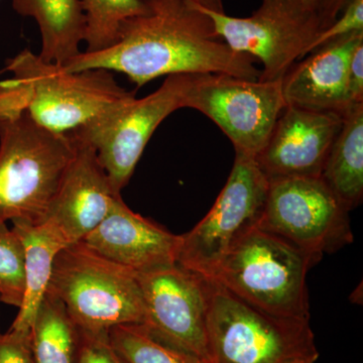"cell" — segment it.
Segmentation results:
<instances>
[{
    "label": "cell",
    "mask_w": 363,
    "mask_h": 363,
    "mask_svg": "<svg viewBox=\"0 0 363 363\" xmlns=\"http://www.w3.org/2000/svg\"><path fill=\"white\" fill-rule=\"evenodd\" d=\"M145 13L126 21L116 44L81 52L69 72L104 69L128 76L140 88L162 76L218 73L257 80V60L233 51L213 21L191 0H145Z\"/></svg>",
    "instance_id": "6da1fadb"
},
{
    "label": "cell",
    "mask_w": 363,
    "mask_h": 363,
    "mask_svg": "<svg viewBox=\"0 0 363 363\" xmlns=\"http://www.w3.org/2000/svg\"><path fill=\"white\" fill-rule=\"evenodd\" d=\"M13 77L0 82V113L26 111L56 133L78 130L135 95L116 82L112 72H69L26 49L9 60Z\"/></svg>",
    "instance_id": "7a4b0ae2"
},
{
    "label": "cell",
    "mask_w": 363,
    "mask_h": 363,
    "mask_svg": "<svg viewBox=\"0 0 363 363\" xmlns=\"http://www.w3.org/2000/svg\"><path fill=\"white\" fill-rule=\"evenodd\" d=\"M73 152L70 133H52L26 111L0 114V224L42 223Z\"/></svg>",
    "instance_id": "3957f363"
},
{
    "label": "cell",
    "mask_w": 363,
    "mask_h": 363,
    "mask_svg": "<svg viewBox=\"0 0 363 363\" xmlns=\"http://www.w3.org/2000/svg\"><path fill=\"white\" fill-rule=\"evenodd\" d=\"M318 262L255 225L234 241L209 279L259 311L310 322L306 278Z\"/></svg>",
    "instance_id": "277c9868"
},
{
    "label": "cell",
    "mask_w": 363,
    "mask_h": 363,
    "mask_svg": "<svg viewBox=\"0 0 363 363\" xmlns=\"http://www.w3.org/2000/svg\"><path fill=\"white\" fill-rule=\"evenodd\" d=\"M48 292L61 300L79 330L96 333L145 322L138 274L83 241L57 255Z\"/></svg>",
    "instance_id": "5b68a950"
},
{
    "label": "cell",
    "mask_w": 363,
    "mask_h": 363,
    "mask_svg": "<svg viewBox=\"0 0 363 363\" xmlns=\"http://www.w3.org/2000/svg\"><path fill=\"white\" fill-rule=\"evenodd\" d=\"M209 363H284L319 354L310 322L259 311L207 279Z\"/></svg>",
    "instance_id": "8992f818"
},
{
    "label": "cell",
    "mask_w": 363,
    "mask_h": 363,
    "mask_svg": "<svg viewBox=\"0 0 363 363\" xmlns=\"http://www.w3.org/2000/svg\"><path fill=\"white\" fill-rule=\"evenodd\" d=\"M200 7L233 51L262 64L259 78L262 81L283 80L294 64L309 54L319 33L329 26L324 13L305 0H262L247 18Z\"/></svg>",
    "instance_id": "52a82bcc"
},
{
    "label": "cell",
    "mask_w": 363,
    "mask_h": 363,
    "mask_svg": "<svg viewBox=\"0 0 363 363\" xmlns=\"http://www.w3.org/2000/svg\"><path fill=\"white\" fill-rule=\"evenodd\" d=\"M286 106L281 80L218 73L190 74L184 101V108L201 112L220 128L235 154L255 159Z\"/></svg>",
    "instance_id": "ba28073f"
},
{
    "label": "cell",
    "mask_w": 363,
    "mask_h": 363,
    "mask_svg": "<svg viewBox=\"0 0 363 363\" xmlns=\"http://www.w3.org/2000/svg\"><path fill=\"white\" fill-rule=\"evenodd\" d=\"M190 74L169 75L159 89L138 99L135 94L73 130L96 150L116 194L128 185L143 150L160 124L184 108Z\"/></svg>",
    "instance_id": "9c48e42d"
},
{
    "label": "cell",
    "mask_w": 363,
    "mask_h": 363,
    "mask_svg": "<svg viewBox=\"0 0 363 363\" xmlns=\"http://www.w3.org/2000/svg\"><path fill=\"white\" fill-rule=\"evenodd\" d=\"M348 212L320 177L274 179L257 226L320 260L352 241Z\"/></svg>",
    "instance_id": "30bf717a"
},
{
    "label": "cell",
    "mask_w": 363,
    "mask_h": 363,
    "mask_svg": "<svg viewBox=\"0 0 363 363\" xmlns=\"http://www.w3.org/2000/svg\"><path fill=\"white\" fill-rule=\"evenodd\" d=\"M269 180L255 157L235 154L225 186L206 216L180 235L177 264L211 278L227 250L257 225L266 203Z\"/></svg>",
    "instance_id": "8fae6325"
},
{
    "label": "cell",
    "mask_w": 363,
    "mask_h": 363,
    "mask_svg": "<svg viewBox=\"0 0 363 363\" xmlns=\"http://www.w3.org/2000/svg\"><path fill=\"white\" fill-rule=\"evenodd\" d=\"M138 279L145 308L143 325L157 337L208 362L206 278L176 264L140 272Z\"/></svg>",
    "instance_id": "7c38bea8"
},
{
    "label": "cell",
    "mask_w": 363,
    "mask_h": 363,
    "mask_svg": "<svg viewBox=\"0 0 363 363\" xmlns=\"http://www.w3.org/2000/svg\"><path fill=\"white\" fill-rule=\"evenodd\" d=\"M74 152L44 221L61 233L67 245L79 242L111 212L117 198L96 150L71 131Z\"/></svg>",
    "instance_id": "4fadbf2b"
},
{
    "label": "cell",
    "mask_w": 363,
    "mask_h": 363,
    "mask_svg": "<svg viewBox=\"0 0 363 363\" xmlns=\"http://www.w3.org/2000/svg\"><path fill=\"white\" fill-rule=\"evenodd\" d=\"M342 123L340 114L286 105L255 162L267 180L320 177Z\"/></svg>",
    "instance_id": "5bb4252c"
},
{
    "label": "cell",
    "mask_w": 363,
    "mask_h": 363,
    "mask_svg": "<svg viewBox=\"0 0 363 363\" xmlns=\"http://www.w3.org/2000/svg\"><path fill=\"white\" fill-rule=\"evenodd\" d=\"M180 240V235L133 212L121 196L82 241L102 257L140 274L176 264Z\"/></svg>",
    "instance_id": "9a60e30c"
},
{
    "label": "cell",
    "mask_w": 363,
    "mask_h": 363,
    "mask_svg": "<svg viewBox=\"0 0 363 363\" xmlns=\"http://www.w3.org/2000/svg\"><path fill=\"white\" fill-rule=\"evenodd\" d=\"M363 32L331 40L294 64L283 80L286 105L342 116L350 106L348 66Z\"/></svg>",
    "instance_id": "2e32d148"
},
{
    "label": "cell",
    "mask_w": 363,
    "mask_h": 363,
    "mask_svg": "<svg viewBox=\"0 0 363 363\" xmlns=\"http://www.w3.org/2000/svg\"><path fill=\"white\" fill-rule=\"evenodd\" d=\"M13 228L25 247L26 291L9 330L30 334L38 309L49 290L55 259L68 245L61 233L47 222L35 225L13 221Z\"/></svg>",
    "instance_id": "e0dca14e"
},
{
    "label": "cell",
    "mask_w": 363,
    "mask_h": 363,
    "mask_svg": "<svg viewBox=\"0 0 363 363\" xmlns=\"http://www.w3.org/2000/svg\"><path fill=\"white\" fill-rule=\"evenodd\" d=\"M13 6L21 16L37 21L42 38L40 58L64 66L80 54L85 32L80 0H13Z\"/></svg>",
    "instance_id": "ac0fdd59"
},
{
    "label": "cell",
    "mask_w": 363,
    "mask_h": 363,
    "mask_svg": "<svg viewBox=\"0 0 363 363\" xmlns=\"http://www.w3.org/2000/svg\"><path fill=\"white\" fill-rule=\"evenodd\" d=\"M342 118L320 178L351 211L363 198V102L351 104Z\"/></svg>",
    "instance_id": "d6986e66"
},
{
    "label": "cell",
    "mask_w": 363,
    "mask_h": 363,
    "mask_svg": "<svg viewBox=\"0 0 363 363\" xmlns=\"http://www.w3.org/2000/svg\"><path fill=\"white\" fill-rule=\"evenodd\" d=\"M78 343V327L61 300L48 292L30 330L33 363H76Z\"/></svg>",
    "instance_id": "ffe728a7"
},
{
    "label": "cell",
    "mask_w": 363,
    "mask_h": 363,
    "mask_svg": "<svg viewBox=\"0 0 363 363\" xmlns=\"http://www.w3.org/2000/svg\"><path fill=\"white\" fill-rule=\"evenodd\" d=\"M109 339L124 363H208L194 353L157 337L143 324L113 327Z\"/></svg>",
    "instance_id": "44dd1931"
},
{
    "label": "cell",
    "mask_w": 363,
    "mask_h": 363,
    "mask_svg": "<svg viewBox=\"0 0 363 363\" xmlns=\"http://www.w3.org/2000/svg\"><path fill=\"white\" fill-rule=\"evenodd\" d=\"M85 18L84 52L104 51L119 38L124 23L145 13V0H80Z\"/></svg>",
    "instance_id": "7402d4cb"
},
{
    "label": "cell",
    "mask_w": 363,
    "mask_h": 363,
    "mask_svg": "<svg viewBox=\"0 0 363 363\" xmlns=\"http://www.w3.org/2000/svg\"><path fill=\"white\" fill-rule=\"evenodd\" d=\"M25 247L18 234L0 224V302L20 309L26 291Z\"/></svg>",
    "instance_id": "603a6c76"
},
{
    "label": "cell",
    "mask_w": 363,
    "mask_h": 363,
    "mask_svg": "<svg viewBox=\"0 0 363 363\" xmlns=\"http://www.w3.org/2000/svg\"><path fill=\"white\" fill-rule=\"evenodd\" d=\"M360 32H363V0H351L337 18L319 33L310 52L331 40Z\"/></svg>",
    "instance_id": "cb8c5ba5"
},
{
    "label": "cell",
    "mask_w": 363,
    "mask_h": 363,
    "mask_svg": "<svg viewBox=\"0 0 363 363\" xmlns=\"http://www.w3.org/2000/svg\"><path fill=\"white\" fill-rule=\"evenodd\" d=\"M76 363H124L112 347L109 331L79 330Z\"/></svg>",
    "instance_id": "d4e9b609"
},
{
    "label": "cell",
    "mask_w": 363,
    "mask_h": 363,
    "mask_svg": "<svg viewBox=\"0 0 363 363\" xmlns=\"http://www.w3.org/2000/svg\"><path fill=\"white\" fill-rule=\"evenodd\" d=\"M0 363H33L30 334L13 330L0 333Z\"/></svg>",
    "instance_id": "484cf974"
},
{
    "label": "cell",
    "mask_w": 363,
    "mask_h": 363,
    "mask_svg": "<svg viewBox=\"0 0 363 363\" xmlns=\"http://www.w3.org/2000/svg\"><path fill=\"white\" fill-rule=\"evenodd\" d=\"M347 84L351 104L363 102V43L355 48L351 56Z\"/></svg>",
    "instance_id": "4316f807"
},
{
    "label": "cell",
    "mask_w": 363,
    "mask_h": 363,
    "mask_svg": "<svg viewBox=\"0 0 363 363\" xmlns=\"http://www.w3.org/2000/svg\"><path fill=\"white\" fill-rule=\"evenodd\" d=\"M350 1L351 0H332L330 4H329L328 9H327L326 13L327 18H328L330 25L337 18L339 14L342 13L344 7L347 6Z\"/></svg>",
    "instance_id": "83f0119b"
},
{
    "label": "cell",
    "mask_w": 363,
    "mask_h": 363,
    "mask_svg": "<svg viewBox=\"0 0 363 363\" xmlns=\"http://www.w3.org/2000/svg\"><path fill=\"white\" fill-rule=\"evenodd\" d=\"M191 1L202 6L203 9H207V11L218 13H225L223 0H191Z\"/></svg>",
    "instance_id": "f1b7e54d"
},
{
    "label": "cell",
    "mask_w": 363,
    "mask_h": 363,
    "mask_svg": "<svg viewBox=\"0 0 363 363\" xmlns=\"http://www.w3.org/2000/svg\"><path fill=\"white\" fill-rule=\"evenodd\" d=\"M331 1L332 0H305V2L308 4V6L313 7V9H317V11H322V13H324L327 21H328V18H327L326 16L327 9H328L329 4H330ZM329 25H330V23H329Z\"/></svg>",
    "instance_id": "f546056e"
},
{
    "label": "cell",
    "mask_w": 363,
    "mask_h": 363,
    "mask_svg": "<svg viewBox=\"0 0 363 363\" xmlns=\"http://www.w3.org/2000/svg\"><path fill=\"white\" fill-rule=\"evenodd\" d=\"M319 354L305 355V357H298L291 358L284 363H316Z\"/></svg>",
    "instance_id": "4dcf8cb0"
}]
</instances>
